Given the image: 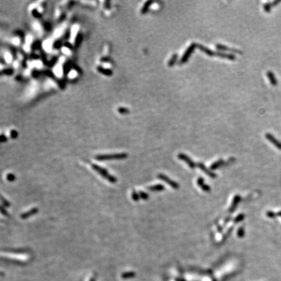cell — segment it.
<instances>
[{"label":"cell","instance_id":"cell-1","mask_svg":"<svg viewBox=\"0 0 281 281\" xmlns=\"http://www.w3.org/2000/svg\"><path fill=\"white\" fill-rule=\"evenodd\" d=\"M91 167L93 170L99 174L101 176L103 177V178L107 180L108 182H109L111 184H115L117 182V178L115 176H113L108 172L107 170L105 168H103L100 165H98L97 164H91Z\"/></svg>","mask_w":281,"mask_h":281},{"label":"cell","instance_id":"cell-2","mask_svg":"<svg viewBox=\"0 0 281 281\" xmlns=\"http://www.w3.org/2000/svg\"><path fill=\"white\" fill-rule=\"evenodd\" d=\"M128 157L126 153H117L111 154H101L95 156V159L98 161H107L112 159H124Z\"/></svg>","mask_w":281,"mask_h":281},{"label":"cell","instance_id":"cell-3","mask_svg":"<svg viewBox=\"0 0 281 281\" xmlns=\"http://www.w3.org/2000/svg\"><path fill=\"white\" fill-rule=\"evenodd\" d=\"M197 47V44L196 43H192L190 46L188 47V48L185 51L184 55H182L179 64L180 65H183V64L186 63L187 61L189 60V57L191 55V54L193 53L194 50H195V48Z\"/></svg>","mask_w":281,"mask_h":281},{"label":"cell","instance_id":"cell-4","mask_svg":"<svg viewBox=\"0 0 281 281\" xmlns=\"http://www.w3.org/2000/svg\"><path fill=\"white\" fill-rule=\"evenodd\" d=\"M157 178L165 182L167 184H169L170 186H171L172 188H173L174 189H178L180 186L179 184L177 183V182H174V180H172L171 178H169L168 176H166L163 174H159L157 175Z\"/></svg>","mask_w":281,"mask_h":281},{"label":"cell","instance_id":"cell-5","mask_svg":"<svg viewBox=\"0 0 281 281\" xmlns=\"http://www.w3.org/2000/svg\"><path fill=\"white\" fill-rule=\"evenodd\" d=\"M178 157L180 160H182V161L186 162L191 169H195L196 167L197 164H195V163L188 156H187V155H186L185 154L180 153L178 155Z\"/></svg>","mask_w":281,"mask_h":281},{"label":"cell","instance_id":"cell-6","mask_svg":"<svg viewBox=\"0 0 281 281\" xmlns=\"http://www.w3.org/2000/svg\"><path fill=\"white\" fill-rule=\"evenodd\" d=\"M37 83L36 82H33L29 86L28 89L26 91V97L28 98L33 97L35 95L36 91H37Z\"/></svg>","mask_w":281,"mask_h":281},{"label":"cell","instance_id":"cell-7","mask_svg":"<svg viewBox=\"0 0 281 281\" xmlns=\"http://www.w3.org/2000/svg\"><path fill=\"white\" fill-rule=\"evenodd\" d=\"M197 166L201 170H202V171H203L204 173L206 174L207 175H208V176L210 177V178H215L217 177L216 174L214 173L213 172H211L210 170L207 168V167L204 165L203 163H198L197 164Z\"/></svg>","mask_w":281,"mask_h":281},{"label":"cell","instance_id":"cell-8","mask_svg":"<svg viewBox=\"0 0 281 281\" xmlns=\"http://www.w3.org/2000/svg\"><path fill=\"white\" fill-rule=\"evenodd\" d=\"M216 48L218 49V50H220V51H230V52L236 53H241V54L242 53V51H240V50H237V49L229 48V47H228V46L223 45V44H216Z\"/></svg>","mask_w":281,"mask_h":281},{"label":"cell","instance_id":"cell-9","mask_svg":"<svg viewBox=\"0 0 281 281\" xmlns=\"http://www.w3.org/2000/svg\"><path fill=\"white\" fill-rule=\"evenodd\" d=\"M38 211H39L38 208H33L31 209H29V211H26V212H24L22 213L20 215V218L22 219H28V218H29V217L35 215L36 213H38Z\"/></svg>","mask_w":281,"mask_h":281},{"label":"cell","instance_id":"cell-10","mask_svg":"<svg viewBox=\"0 0 281 281\" xmlns=\"http://www.w3.org/2000/svg\"><path fill=\"white\" fill-rule=\"evenodd\" d=\"M240 201H241V197L240 195H236L234 197L232 203L230 208H229V211H230V213H232L236 210V209L237 208L238 204L240 203Z\"/></svg>","mask_w":281,"mask_h":281},{"label":"cell","instance_id":"cell-11","mask_svg":"<svg viewBox=\"0 0 281 281\" xmlns=\"http://www.w3.org/2000/svg\"><path fill=\"white\" fill-rule=\"evenodd\" d=\"M52 46H53V41L50 39H46V40H45L43 42V47L44 50H45L46 52H50L51 50H52Z\"/></svg>","mask_w":281,"mask_h":281},{"label":"cell","instance_id":"cell-12","mask_svg":"<svg viewBox=\"0 0 281 281\" xmlns=\"http://www.w3.org/2000/svg\"><path fill=\"white\" fill-rule=\"evenodd\" d=\"M78 30H79L78 25H74L72 27V29H71V31H70V42L71 43H74L75 39L76 37V36H77Z\"/></svg>","mask_w":281,"mask_h":281},{"label":"cell","instance_id":"cell-13","mask_svg":"<svg viewBox=\"0 0 281 281\" xmlns=\"http://www.w3.org/2000/svg\"><path fill=\"white\" fill-rule=\"evenodd\" d=\"M53 71L54 74H55L57 77L61 78V76H62L63 73V67H62V66H61V64L60 63L57 64V65H56L55 66H54Z\"/></svg>","mask_w":281,"mask_h":281},{"label":"cell","instance_id":"cell-14","mask_svg":"<svg viewBox=\"0 0 281 281\" xmlns=\"http://www.w3.org/2000/svg\"><path fill=\"white\" fill-rule=\"evenodd\" d=\"M148 189L152 191H162L165 189V186L161 184H157L149 187H148Z\"/></svg>","mask_w":281,"mask_h":281},{"label":"cell","instance_id":"cell-15","mask_svg":"<svg viewBox=\"0 0 281 281\" xmlns=\"http://www.w3.org/2000/svg\"><path fill=\"white\" fill-rule=\"evenodd\" d=\"M28 66L29 68H41L43 66V63L40 61H34L28 63Z\"/></svg>","mask_w":281,"mask_h":281},{"label":"cell","instance_id":"cell-16","mask_svg":"<svg viewBox=\"0 0 281 281\" xmlns=\"http://www.w3.org/2000/svg\"><path fill=\"white\" fill-rule=\"evenodd\" d=\"M225 163V161L223 159H219L216 161L215 162H214L210 166V169L211 170H215L217 169H218L221 166L223 165Z\"/></svg>","mask_w":281,"mask_h":281},{"label":"cell","instance_id":"cell-17","mask_svg":"<svg viewBox=\"0 0 281 281\" xmlns=\"http://www.w3.org/2000/svg\"><path fill=\"white\" fill-rule=\"evenodd\" d=\"M65 26H61V27H59V28H57L55 30V31H54V33H53L54 37H55V38L60 37V36L62 35V34L63 33V31H64V30H65Z\"/></svg>","mask_w":281,"mask_h":281},{"label":"cell","instance_id":"cell-18","mask_svg":"<svg viewBox=\"0 0 281 281\" xmlns=\"http://www.w3.org/2000/svg\"><path fill=\"white\" fill-rule=\"evenodd\" d=\"M178 54L174 53V55L171 57V59H170L169 61L168 66H174L175 65V63H176V61H177V59H178Z\"/></svg>","mask_w":281,"mask_h":281},{"label":"cell","instance_id":"cell-19","mask_svg":"<svg viewBox=\"0 0 281 281\" xmlns=\"http://www.w3.org/2000/svg\"><path fill=\"white\" fill-rule=\"evenodd\" d=\"M245 215H244L243 213L239 214L238 215H237L235 218H234V223H240V222H241L244 219H245Z\"/></svg>","mask_w":281,"mask_h":281},{"label":"cell","instance_id":"cell-20","mask_svg":"<svg viewBox=\"0 0 281 281\" xmlns=\"http://www.w3.org/2000/svg\"><path fill=\"white\" fill-rule=\"evenodd\" d=\"M152 3H153V1H149L146 2V3H145V4L144 7H143V9H142V13H146L148 11V10H149L150 6L151 5Z\"/></svg>","mask_w":281,"mask_h":281},{"label":"cell","instance_id":"cell-21","mask_svg":"<svg viewBox=\"0 0 281 281\" xmlns=\"http://www.w3.org/2000/svg\"><path fill=\"white\" fill-rule=\"evenodd\" d=\"M237 236L238 238H242L245 236V230H244L243 226H240V227L238 228L237 232Z\"/></svg>","mask_w":281,"mask_h":281},{"label":"cell","instance_id":"cell-22","mask_svg":"<svg viewBox=\"0 0 281 281\" xmlns=\"http://www.w3.org/2000/svg\"><path fill=\"white\" fill-rule=\"evenodd\" d=\"M139 196H140V199H143V200L146 201V200H148V199H149V194L145 193V192H144V191H139Z\"/></svg>","mask_w":281,"mask_h":281},{"label":"cell","instance_id":"cell-23","mask_svg":"<svg viewBox=\"0 0 281 281\" xmlns=\"http://www.w3.org/2000/svg\"><path fill=\"white\" fill-rule=\"evenodd\" d=\"M4 58H5V60L6 62L7 63H11V61H12V55H11V54L9 53V52H6L5 53V55H4Z\"/></svg>","mask_w":281,"mask_h":281},{"label":"cell","instance_id":"cell-24","mask_svg":"<svg viewBox=\"0 0 281 281\" xmlns=\"http://www.w3.org/2000/svg\"><path fill=\"white\" fill-rule=\"evenodd\" d=\"M132 199L134 201H138L140 199L139 194L138 193H137L136 191H134L132 192Z\"/></svg>","mask_w":281,"mask_h":281},{"label":"cell","instance_id":"cell-25","mask_svg":"<svg viewBox=\"0 0 281 281\" xmlns=\"http://www.w3.org/2000/svg\"><path fill=\"white\" fill-rule=\"evenodd\" d=\"M1 202H2V203H3V206L5 207V208H9V207L11 206V204H10L9 202L8 201H7L4 198V197L3 196H1Z\"/></svg>","mask_w":281,"mask_h":281},{"label":"cell","instance_id":"cell-26","mask_svg":"<svg viewBox=\"0 0 281 281\" xmlns=\"http://www.w3.org/2000/svg\"><path fill=\"white\" fill-rule=\"evenodd\" d=\"M77 75H78L77 72H76V71L74 70H72L68 72V77L70 79H74V78H75L76 76H77Z\"/></svg>","mask_w":281,"mask_h":281},{"label":"cell","instance_id":"cell-27","mask_svg":"<svg viewBox=\"0 0 281 281\" xmlns=\"http://www.w3.org/2000/svg\"><path fill=\"white\" fill-rule=\"evenodd\" d=\"M6 177H7V180L9 182H13L16 179V176H14V174H13V173H9L7 175Z\"/></svg>","mask_w":281,"mask_h":281},{"label":"cell","instance_id":"cell-28","mask_svg":"<svg viewBox=\"0 0 281 281\" xmlns=\"http://www.w3.org/2000/svg\"><path fill=\"white\" fill-rule=\"evenodd\" d=\"M61 51H62V53L65 54L66 55H70L71 54V51L70 50V49L66 48V47H63V48H61Z\"/></svg>","mask_w":281,"mask_h":281},{"label":"cell","instance_id":"cell-29","mask_svg":"<svg viewBox=\"0 0 281 281\" xmlns=\"http://www.w3.org/2000/svg\"><path fill=\"white\" fill-rule=\"evenodd\" d=\"M55 83L53 82V81L52 80H49L46 81V84H45V86H46V88H50L51 87H54L55 86Z\"/></svg>","mask_w":281,"mask_h":281},{"label":"cell","instance_id":"cell-30","mask_svg":"<svg viewBox=\"0 0 281 281\" xmlns=\"http://www.w3.org/2000/svg\"><path fill=\"white\" fill-rule=\"evenodd\" d=\"M32 42H33V36L30 35V34H29V35L26 36V44H28V45H30V44L32 43Z\"/></svg>","mask_w":281,"mask_h":281},{"label":"cell","instance_id":"cell-31","mask_svg":"<svg viewBox=\"0 0 281 281\" xmlns=\"http://www.w3.org/2000/svg\"><path fill=\"white\" fill-rule=\"evenodd\" d=\"M267 76H268L269 79H270V80L271 81V82L272 83V84L275 85V80L274 76H273V74H272V72H269L267 73Z\"/></svg>","mask_w":281,"mask_h":281},{"label":"cell","instance_id":"cell-32","mask_svg":"<svg viewBox=\"0 0 281 281\" xmlns=\"http://www.w3.org/2000/svg\"><path fill=\"white\" fill-rule=\"evenodd\" d=\"M201 187V189H203V190L204 191H205V192H209V191H211V187H209V186H208V185H207V184H204Z\"/></svg>","mask_w":281,"mask_h":281},{"label":"cell","instance_id":"cell-33","mask_svg":"<svg viewBox=\"0 0 281 281\" xmlns=\"http://www.w3.org/2000/svg\"><path fill=\"white\" fill-rule=\"evenodd\" d=\"M33 28L34 30H36L37 31H41V25L38 23V22H34V23L33 24Z\"/></svg>","mask_w":281,"mask_h":281},{"label":"cell","instance_id":"cell-34","mask_svg":"<svg viewBox=\"0 0 281 281\" xmlns=\"http://www.w3.org/2000/svg\"><path fill=\"white\" fill-rule=\"evenodd\" d=\"M20 39L18 37H14L12 39V43H13L14 45L18 46L20 44Z\"/></svg>","mask_w":281,"mask_h":281},{"label":"cell","instance_id":"cell-35","mask_svg":"<svg viewBox=\"0 0 281 281\" xmlns=\"http://www.w3.org/2000/svg\"><path fill=\"white\" fill-rule=\"evenodd\" d=\"M134 275V273L133 272H128V273H124L122 274V277L124 278H128V277H133Z\"/></svg>","mask_w":281,"mask_h":281},{"label":"cell","instance_id":"cell-36","mask_svg":"<svg viewBox=\"0 0 281 281\" xmlns=\"http://www.w3.org/2000/svg\"><path fill=\"white\" fill-rule=\"evenodd\" d=\"M1 213L3 214V215L5 216H9V213L8 211H7V209L5 208V207L3 206H1Z\"/></svg>","mask_w":281,"mask_h":281},{"label":"cell","instance_id":"cell-37","mask_svg":"<svg viewBox=\"0 0 281 281\" xmlns=\"http://www.w3.org/2000/svg\"><path fill=\"white\" fill-rule=\"evenodd\" d=\"M197 184H198L199 186H200V187H201L202 186H203V184H204V178H201H201H198V180H197Z\"/></svg>","mask_w":281,"mask_h":281},{"label":"cell","instance_id":"cell-38","mask_svg":"<svg viewBox=\"0 0 281 281\" xmlns=\"http://www.w3.org/2000/svg\"><path fill=\"white\" fill-rule=\"evenodd\" d=\"M23 48H24V50L26 51V52H28V51H30V46H29V45H28V44H26L24 46Z\"/></svg>","mask_w":281,"mask_h":281},{"label":"cell","instance_id":"cell-39","mask_svg":"<svg viewBox=\"0 0 281 281\" xmlns=\"http://www.w3.org/2000/svg\"><path fill=\"white\" fill-rule=\"evenodd\" d=\"M103 66L105 68H109L111 67V65H110V64L109 63H104L103 65Z\"/></svg>","mask_w":281,"mask_h":281},{"label":"cell","instance_id":"cell-40","mask_svg":"<svg viewBox=\"0 0 281 281\" xmlns=\"http://www.w3.org/2000/svg\"><path fill=\"white\" fill-rule=\"evenodd\" d=\"M29 74H30V70L29 69H27V70H25V72H24V75L26 76H28Z\"/></svg>","mask_w":281,"mask_h":281},{"label":"cell","instance_id":"cell-41","mask_svg":"<svg viewBox=\"0 0 281 281\" xmlns=\"http://www.w3.org/2000/svg\"><path fill=\"white\" fill-rule=\"evenodd\" d=\"M65 58L64 57H61V58L59 59V63H60V64L63 63L64 62V61H65Z\"/></svg>","mask_w":281,"mask_h":281},{"label":"cell","instance_id":"cell-42","mask_svg":"<svg viewBox=\"0 0 281 281\" xmlns=\"http://www.w3.org/2000/svg\"><path fill=\"white\" fill-rule=\"evenodd\" d=\"M13 66H14V68H17L18 67V62H16V61H15V62H14V63H13Z\"/></svg>","mask_w":281,"mask_h":281},{"label":"cell","instance_id":"cell-43","mask_svg":"<svg viewBox=\"0 0 281 281\" xmlns=\"http://www.w3.org/2000/svg\"><path fill=\"white\" fill-rule=\"evenodd\" d=\"M1 141H5V140L7 139V137L5 136H4V135H1Z\"/></svg>","mask_w":281,"mask_h":281}]
</instances>
